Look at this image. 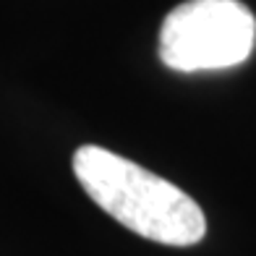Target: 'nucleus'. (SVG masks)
I'll return each mask as SVG.
<instances>
[{
  "mask_svg": "<svg viewBox=\"0 0 256 256\" xmlns=\"http://www.w3.org/2000/svg\"><path fill=\"white\" fill-rule=\"evenodd\" d=\"M74 176L102 212L142 238L194 246L206 232V217L188 194L104 146H78Z\"/></svg>",
  "mask_w": 256,
  "mask_h": 256,
  "instance_id": "obj_1",
  "label": "nucleus"
},
{
  "mask_svg": "<svg viewBox=\"0 0 256 256\" xmlns=\"http://www.w3.org/2000/svg\"><path fill=\"white\" fill-rule=\"evenodd\" d=\"M256 18L240 0H186L165 16L160 60L172 71H217L248 60Z\"/></svg>",
  "mask_w": 256,
  "mask_h": 256,
  "instance_id": "obj_2",
  "label": "nucleus"
}]
</instances>
